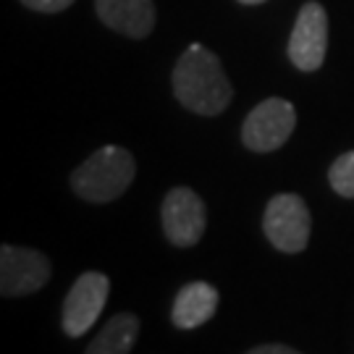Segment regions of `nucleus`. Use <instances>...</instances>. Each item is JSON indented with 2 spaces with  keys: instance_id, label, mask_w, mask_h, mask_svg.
Masks as SVG:
<instances>
[{
  "instance_id": "ddd939ff",
  "label": "nucleus",
  "mask_w": 354,
  "mask_h": 354,
  "mask_svg": "<svg viewBox=\"0 0 354 354\" xmlns=\"http://www.w3.org/2000/svg\"><path fill=\"white\" fill-rule=\"evenodd\" d=\"M26 8H32V11H39V13H58V11H66L74 0H21Z\"/></svg>"
},
{
  "instance_id": "39448f33",
  "label": "nucleus",
  "mask_w": 354,
  "mask_h": 354,
  "mask_svg": "<svg viewBox=\"0 0 354 354\" xmlns=\"http://www.w3.org/2000/svg\"><path fill=\"white\" fill-rule=\"evenodd\" d=\"M160 221L168 241L174 247H194L207 226V210L203 197L189 187H176L165 194Z\"/></svg>"
},
{
  "instance_id": "20e7f679",
  "label": "nucleus",
  "mask_w": 354,
  "mask_h": 354,
  "mask_svg": "<svg viewBox=\"0 0 354 354\" xmlns=\"http://www.w3.org/2000/svg\"><path fill=\"white\" fill-rule=\"evenodd\" d=\"M297 127V111L283 97H268L254 105L241 127V142L252 152H273L289 142Z\"/></svg>"
},
{
  "instance_id": "0eeeda50",
  "label": "nucleus",
  "mask_w": 354,
  "mask_h": 354,
  "mask_svg": "<svg viewBox=\"0 0 354 354\" xmlns=\"http://www.w3.org/2000/svg\"><path fill=\"white\" fill-rule=\"evenodd\" d=\"M328 50V13L326 8L310 0L304 3L289 37V58L299 71H317L326 61Z\"/></svg>"
},
{
  "instance_id": "9d476101",
  "label": "nucleus",
  "mask_w": 354,
  "mask_h": 354,
  "mask_svg": "<svg viewBox=\"0 0 354 354\" xmlns=\"http://www.w3.org/2000/svg\"><path fill=\"white\" fill-rule=\"evenodd\" d=\"M218 289L207 281H192L184 289H178L171 310V320L176 328H200L218 310Z\"/></svg>"
},
{
  "instance_id": "2eb2a0df",
  "label": "nucleus",
  "mask_w": 354,
  "mask_h": 354,
  "mask_svg": "<svg viewBox=\"0 0 354 354\" xmlns=\"http://www.w3.org/2000/svg\"><path fill=\"white\" fill-rule=\"evenodd\" d=\"M239 3H244V6H254V3H263V0H239Z\"/></svg>"
},
{
  "instance_id": "f257e3e1",
  "label": "nucleus",
  "mask_w": 354,
  "mask_h": 354,
  "mask_svg": "<svg viewBox=\"0 0 354 354\" xmlns=\"http://www.w3.org/2000/svg\"><path fill=\"white\" fill-rule=\"evenodd\" d=\"M174 95L176 100L200 115H218L228 108L234 97V87L228 82L218 55L210 53L205 45L194 42L178 55L174 66Z\"/></svg>"
},
{
  "instance_id": "f8f14e48",
  "label": "nucleus",
  "mask_w": 354,
  "mask_h": 354,
  "mask_svg": "<svg viewBox=\"0 0 354 354\" xmlns=\"http://www.w3.org/2000/svg\"><path fill=\"white\" fill-rule=\"evenodd\" d=\"M328 181L336 194L354 200V150L339 155L328 168Z\"/></svg>"
},
{
  "instance_id": "7ed1b4c3",
  "label": "nucleus",
  "mask_w": 354,
  "mask_h": 354,
  "mask_svg": "<svg viewBox=\"0 0 354 354\" xmlns=\"http://www.w3.org/2000/svg\"><path fill=\"white\" fill-rule=\"evenodd\" d=\"M310 228H313V218L299 194L283 192L268 203L263 215V231L279 252H302L310 244Z\"/></svg>"
},
{
  "instance_id": "f03ea898",
  "label": "nucleus",
  "mask_w": 354,
  "mask_h": 354,
  "mask_svg": "<svg viewBox=\"0 0 354 354\" xmlns=\"http://www.w3.org/2000/svg\"><path fill=\"white\" fill-rule=\"evenodd\" d=\"M134 176L137 163L131 152L118 145H105L71 174V187L87 203H111L131 187Z\"/></svg>"
},
{
  "instance_id": "423d86ee",
  "label": "nucleus",
  "mask_w": 354,
  "mask_h": 354,
  "mask_svg": "<svg viewBox=\"0 0 354 354\" xmlns=\"http://www.w3.org/2000/svg\"><path fill=\"white\" fill-rule=\"evenodd\" d=\"M111 294V279L97 270H87L74 281L64 302V330L66 336L79 339L84 336L95 320L100 317L102 307Z\"/></svg>"
},
{
  "instance_id": "6e6552de",
  "label": "nucleus",
  "mask_w": 354,
  "mask_h": 354,
  "mask_svg": "<svg viewBox=\"0 0 354 354\" xmlns=\"http://www.w3.org/2000/svg\"><path fill=\"white\" fill-rule=\"evenodd\" d=\"M50 281V260L37 250L0 247V294L3 297H26L35 294Z\"/></svg>"
},
{
  "instance_id": "4468645a",
  "label": "nucleus",
  "mask_w": 354,
  "mask_h": 354,
  "mask_svg": "<svg viewBox=\"0 0 354 354\" xmlns=\"http://www.w3.org/2000/svg\"><path fill=\"white\" fill-rule=\"evenodd\" d=\"M247 354H299L291 346H283V344H263V346H254Z\"/></svg>"
},
{
  "instance_id": "9b49d317",
  "label": "nucleus",
  "mask_w": 354,
  "mask_h": 354,
  "mask_svg": "<svg viewBox=\"0 0 354 354\" xmlns=\"http://www.w3.org/2000/svg\"><path fill=\"white\" fill-rule=\"evenodd\" d=\"M140 336V317L134 313H118L113 315L95 342L87 346V354H129Z\"/></svg>"
},
{
  "instance_id": "1a4fd4ad",
  "label": "nucleus",
  "mask_w": 354,
  "mask_h": 354,
  "mask_svg": "<svg viewBox=\"0 0 354 354\" xmlns=\"http://www.w3.org/2000/svg\"><path fill=\"white\" fill-rule=\"evenodd\" d=\"M95 11L105 26L127 37H147L155 26L152 0H95Z\"/></svg>"
}]
</instances>
